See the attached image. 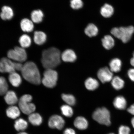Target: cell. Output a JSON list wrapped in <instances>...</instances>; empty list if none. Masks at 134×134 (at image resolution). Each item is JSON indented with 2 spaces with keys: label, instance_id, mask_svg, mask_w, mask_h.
<instances>
[{
  "label": "cell",
  "instance_id": "obj_14",
  "mask_svg": "<svg viewBox=\"0 0 134 134\" xmlns=\"http://www.w3.org/2000/svg\"><path fill=\"white\" fill-rule=\"evenodd\" d=\"M8 80L13 86L18 87L22 82L21 77L16 71L9 74L8 76Z\"/></svg>",
  "mask_w": 134,
  "mask_h": 134
},
{
  "label": "cell",
  "instance_id": "obj_34",
  "mask_svg": "<svg viewBox=\"0 0 134 134\" xmlns=\"http://www.w3.org/2000/svg\"><path fill=\"white\" fill-rule=\"evenodd\" d=\"M130 127L126 125L120 126L118 129V134H130Z\"/></svg>",
  "mask_w": 134,
  "mask_h": 134
},
{
  "label": "cell",
  "instance_id": "obj_18",
  "mask_svg": "<svg viewBox=\"0 0 134 134\" xmlns=\"http://www.w3.org/2000/svg\"><path fill=\"white\" fill-rule=\"evenodd\" d=\"M2 19L4 20L12 19L13 16V12L12 8L7 6H4L2 8V12L0 15Z\"/></svg>",
  "mask_w": 134,
  "mask_h": 134
},
{
  "label": "cell",
  "instance_id": "obj_3",
  "mask_svg": "<svg viewBox=\"0 0 134 134\" xmlns=\"http://www.w3.org/2000/svg\"><path fill=\"white\" fill-rule=\"evenodd\" d=\"M23 65L21 63L13 61L8 58H3L0 60V72L9 74L16 71H21Z\"/></svg>",
  "mask_w": 134,
  "mask_h": 134
},
{
  "label": "cell",
  "instance_id": "obj_2",
  "mask_svg": "<svg viewBox=\"0 0 134 134\" xmlns=\"http://www.w3.org/2000/svg\"><path fill=\"white\" fill-rule=\"evenodd\" d=\"M21 75L27 81L33 84L39 85L41 82V74L35 63L29 61L25 63L21 71Z\"/></svg>",
  "mask_w": 134,
  "mask_h": 134
},
{
  "label": "cell",
  "instance_id": "obj_21",
  "mask_svg": "<svg viewBox=\"0 0 134 134\" xmlns=\"http://www.w3.org/2000/svg\"><path fill=\"white\" fill-rule=\"evenodd\" d=\"M109 66L110 69L113 72H118L121 69V61L118 58L113 59L110 62Z\"/></svg>",
  "mask_w": 134,
  "mask_h": 134
},
{
  "label": "cell",
  "instance_id": "obj_6",
  "mask_svg": "<svg viewBox=\"0 0 134 134\" xmlns=\"http://www.w3.org/2000/svg\"><path fill=\"white\" fill-rule=\"evenodd\" d=\"M32 99V97L29 94L23 95L20 98L18 103L19 108L25 114L29 115L36 110L35 105L31 103Z\"/></svg>",
  "mask_w": 134,
  "mask_h": 134
},
{
  "label": "cell",
  "instance_id": "obj_27",
  "mask_svg": "<svg viewBox=\"0 0 134 134\" xmlns=\"http://www.w3.org/2000/svg\"><path fill=\"white\" fill-rule=\"evenodd\" d=\"M85 33L90 37L97 36L98 33V29L95 25L93 24H89L85 30Z\"/></svg>",
  "mask_w": 134,
  "mask_h": 134
},
{
  "label": "cell",
  "instance_id": "obj_33",
  "mask_svg": "<svg viewBox=\"0 0 134 134\" xmlns=\"http://www.w3.org/2000/svg\"><path fill=\"white\" fill-rule=\"evenodd\" d=\"M83 6V3L81 0H71V6L73 9H79Z\"/></svg>",
  "mask_w": 134,
  "mask_h": 134
},
{
  "label": "cell",
  "instance_id": "obj_29",
  "mask_svg": "<svg viewBox=\"0 0 134 134\" xmlns=\"http://www.w3.org/2000/svg\"><path fill=\"white\" fill-rule=\"evenodd\" d=\"M19 43L21 47L24 48H28L31 44V38L28 35H23L20 38Z\"/></svg>",
  "mask_w": 134,
  "mask_h": 134
},
{
  "label": "cell",
  "instance_id": "obj_26",
  "mask_svg": "<svg viewBox=\"0 0 134 134\" xmlns=\"http://www.w3.org/2000/svg\"><path fill=\"white\" fill-rule=\"evenodd\" d=\"M31 19L33 22L38 23L42 21L43 13L41 10H35L31 13Z\"/></svg>",
  "mask_w": 134,
  "mask_h": 134
},
{
  "label": "cell",
  "instance_id": "obj_22",
  "mask_svg": "<svg viewBox=\"0 0 134 134\" xmlns=\"http://www.w3.org/2000/svg\"><path fill=\"white\" fill-rule=\"evenodd\" d=\"M102 45L107 50H110L115 45L114 38L110 35H106L102 39Z\"/></svg>",
  "mask_w": 134,
  "mask_h": 134
},
{
  "label": "cell",
  "instance_id": "obj_20",
  "mask_svg": "<svg viewBox=\"0 0 134 134\" xmlns=\"http://www.w3.org/2000/svg\"><path fill=\"white\" fill-rule=\"evenodd\" d=\"M21 26L22 30L25 32H31L34 28L33 22L27 18L22 20Z\"/></svg>",
  "mask_w": 134,
  "mask_h": 134
},
{
  "label": "cell",
  "instance_id": "obj_9",
  "mask_svg": "<svg viewBox=\"0 0 134 134\" xmlns=\"http://www.w3.org/2000/svg\"><path fill=\"white\" fill-rule=\"evenodd\" d=\"M97 76L102 83L108 82L111 81L113 78V72L108 67H104L98 70Z\"/></svg>",
  "mask_w": 134,
  "mask_h": 134
},
{
  "label": "cell",
  "instance_id": "obj_7",
  "mask_svg": "<svg viewBox=\"0 0 134 134\" xmlns=\"http://www.w3.org/2000/svg\"><path fill=\"white\" fill-rule=\"evenodd\" d=\"M57 72L53 69H46L43 73L41 82L45 87L49 88L54 87L58 80Z\"/></svg>",
  "mask_w": 134,
  "mask_h": 134
},
{
  "label": "cell",
  "instance_id": "obj_12",
  "mask_svg": "<svg viewBox=\"0 0 134 134\" xmlns=\"http://www.w3.org/2000/svg\"><path fill=\"white\" fill-rule=\"evenodd\" d=\"M113 104L114 107L117 109L124 110L126 108L127 102L124 97L122 96H119L114 99Z\"/></svg>",
  "mask_w": 134,
  "mask_h": 134
},
{
  "label": "cell",
  "instance_id": "obj_41",
  "mask_svg": "<svg viewBox=\"0 0 134 134\" xmlns=\"http://www.w3.org/2000/svg\"><path fill=\"white\" fill-rule=\"evenodd\" d=\"M108 134H115L113 133H110Z\"/></svg>",
  "mask_w": 134,
  "mask_h": 134
},
{
  "label": "cell",
  "instance_id": "obj_17",
  "mask_svg": "<svg viewBox=\"0 0 134 134\" xmlns=\"http://www.w3.org/2000/svg\"><path fill=\"white\" fill-rule=\"evenodd\" d=\"M47 39L46 35L44 33L41 31L35 32L34 40L35 43L38 45H42L46 42Z\"/></svg>",
  "mask_w": 134,
  "mask_h": 134
},
{
  "label": "cell",
  "instance_id": "obj_4",
  "mask_svg": "<svg viewBox=\"0 0 134 134\" xmlns=\"http://www.w3.org/2000/svg\"><path fill=\"white\" fill-rule=\"evenodd\" d=\"M134 33V27L132 26L114 28L111 31V33L114 36L121 40L125 43L130 41Z\"/></svg>",
  "mask_w": 134,
  "mask_h": 134
},
{
  "label": "cell",
  "instance_id": "obj_23",
  "mask_svg": "<svg viewBox=\"0 0 134 134\" xmlns=\"http://www.w3.org/2000/svg\"><path fill=\"white\" fill-rule=\"evenodd\" d=\"M28 120L31 124L34 126H39L42 122L43 119L41 115L38 113H33L28 117Z\"/></svg>",
  "mask_w": 134,
  "mask_h": 134
},
{
  "label": "cell",
  "instance_id": "obj_32",
  "mask_svg": "<svg viewBox=\"0 0 134 134\" xmlns=\"http://www.w3.org/2000/svg\"><path fill=\"white\" fill-rule=\"evenodd\" d=\"M61 110L62 113L65 116L70 117L73 115V110L70 105H63L61 107Z\"/></svg>",
  "mask_w": 134,
  "mask_h": 134
},
{
  "label": "cell",
  "instance_id": "obj_30",
  "mask_svg": "<svg viewBox=\"0 0 134 134\" xmlns=\"http://www.w3.org/2000/svg\"><path fill=\"white\" fill-rule=\"evenodd\" d=\"M8 86L7 81L4 77H0V95H5L8 91Z\"/></svg>",
  "mask_w": 134,
  "mask_h": 134
},
{
  "label": "cell",
  "instance_id": "obj_24",
  "mask_svg": "<svg viewBox=\"0 0 134 134\" xmlns=\"http://www.w3.org/2000/svg\"><path fill=\"white\" fill-rule=\"evenodd\" d=\"M114 12V9L113 7L108 4H105L102 7L100 11L102 15L105 18L111 17L113 15Z\"/></svg>",
  "mask_w": 134,
  "mask_h": 134
},
{
  "label": "cell",
  "instance_id": "obj_15",
  "mask_svg": "<svg viewBox=\"0 0 134 134\" xmlns=\"http://www.w3.org/2000/svg\"><path fill=\"white\" fill-rule=\"evenodd\" d=\"M74 124L75 127L80 130H85L87 128L88 123L84 117L78 116L75 119Z\"/></svg>",
  "mask_w": 134,
  "mask_h": 134
},
{
  "label": "cell",
  "instance_id": "obj_37",
  "mask_svg": "<svg viewBox=\"0 0 134 134\" xmlns=\"http://www.w3.org/2000/svg\"><path fill=\"white\" fill-rule=\"evenodd\" d=\"M128 113L134 116V104L131 105L127 109Z\"/></svg>",
  "mask_w": 134,
  "mask_h": 134
},
{
  "label": "cell",
  "instance_id": "obj_42",
  "mask_svg": "<svg viewBox=\"0 0 134 134\" xmlns=\"http://www.w3.org/2000/svg\"></svg>",
  "mask_w": 134,
  "mask_h": 134
},
{
  "label": "cell",
  "instance_id": "obj_8",
  "mask_svg": "<svg viewBox=\"0 0 134 134\" xmlns=\"http://www.w3.org/2000/svg\"><path fill=\"white\" fill-rule=\"evenodd\" d=\"M7 56L10 59L20 63L26 61L27 58L25 48L18 46L15 47L14 49L8 51Z\"/></svg>",
  "mask_w": 134,
  "mask_h": 134
},
{
  "label": "cell",
  "instance_id": "obj_25",
  "mask_svg": "<svg viewBox=\"0 0 134 134\" xmlns=\"http://www.w3.org/2000/svg\"><path fill=\"white\" fill-rule=\"evenodd\" d=\"M112 86L116 90H119L124 87L125 82L120 77L115 76L113 77L111 81Z\"/></svg>",
  "mask_w": 134,
  "mask_h": 134
},
{
  "label": "cell",
  "instance_id": "obj_16",
  "mask_svg": "<svg viewBox=\"0 0 134 134\" xmlns=\"http://www.w3.org/2000/svg\"><path fill=\"white\" fill-rule=\"evenodd\" d=\"M6 113L8 117L14 119L20 115V111L17 107L13 105H11L7 109Z\"/></svg>",
  "mask_w": 134,
  "mask_h": 134
},
{
  "label": "cell",
  "instance_id": "obj_28",
  "mask_svg": "<svg viewBox=\"0 0 134 134\" xmlns=\"http://www.w3.org/2000/svg\"><path fill=\"white\" fill-rule=\"evenodd\" d=\"M14 127L18 131H22L26 130L28 127V123L22 118L16 120L15 122Z\"/></svg>",
  "mask_w": 134,
  "mask_h": 134
},
{
  "label": "cell",
  "instance_id": "obj_11",
  "mask_svg": "<svg viewBox=\"0 0 134 134\" xmlns=\"http://www.w3.org/2000/svg\"><path fill=\"white\" fill-rule=\"evenodd\" d=\"M61 58V59L65 62L73 63L76 61L77 56L72 50L67 49L62 53Z\"/></svg>",
  "mask_w": 134,
  "mask_h": 134
},
{
  "label": "cell",
  "instance_id": "obj_36",
  "mask_svg": "<svg viewBox=\"0 0 134 134\" xmlns=\"http://www.w3.org/2000/svg\"><path fill=\"white\" fill-rule=\"evenodd\" d=\"M63 134H76L75 131L71 128L66 129L64 132Z\"/></svg>",
  "mask_w": 134,
  "mask_h": 134
},
{
  "label": "cell",
  "instance_id": "obj_13",
  "mask_svg": "<svg viewBox=\"0 0 134 134\" xmlns=\"http://www.w3.org/2000/svg\"><path fill=\"white\" fill-rule=\"evenodd\" d=\"M4 98L6 103L11 105L16 104L18 101L16 94L13 91H8L5 94Z\"/></svg>",
  "mask_w": 134,
  "mask_h": 134
},
{
  "label": "cell",
  "instance_id": "obj_10",
  "mask_svg": "<svg viewBox=\"0 0 134 134\" xmlns=\"http://www.w3.org/2000/svg\"><path fill=\"white\" fill-rule=\"evenodd\" d=\"M65 121L61 116L54 115L50 117L48 121V125L52 129L61 130L64 126Z\"/></svg>",
  "mask_w": 134,
  "mask_h": 134
},
{
  "label": "cell",
  "instance_id": "obj_38",
  "mask_svg": "<svg viewBox=\"0 0 134 134\" xmlns=\"http://www.w3.org/2000/svg\"><path fill=\"white\" fill-rule=\"evenodd\" d=\"M130 63L132 66L134 67V52L133 53V57L130 60Z\"/></svg>",
  "mask_w": 134,
  "mask_h": 134
},
{
  "label": "cell",
  "instance_id": "obj_40",
  "mask_svg": "<svg viewBox=\"0 0 134 134\" xmlns=\"http://www.w3.org/2000/svg\"><path fill=\"white\" fill-rule=\"evenodd\" d=\"M18 134H28L27 133L25 132H21L20 133H18Z\"/></svg>",
  "mask_w": 134,
  "mask_h": 134
},
{
  "label": "cell",
  "instance_id": "obj_35",
  "mask_svg": "<svg viewBox=\"0 0 134 134\" xmlns=\"http://www.w3.org/2000/svg\"><path fill=\"white\" fill-rule=\"evenodd\" d=\"M129 77L132 81L134 82V68H131L129 70L128 72Z\"/></svg>",
  "mask_w": 134,
  "mask_h": 134
},
{
  "label": "cell",
  "instance_id": "obj_1",
  "mask_svg": "<svg viewBox=\"0 0 134 134\" xmlns=\"http://www.w3.org/2000/svg\"><path fill=\"white\" fill-rule=\"evenodd\" d=\"M61 55L60 50L56 48H50L43 50L41 59L43 68L46 69L56 68L61 63Z\"/></svg>",
  "mask_w": 134,
  "mask_h": 134
},
{
  "label": "cell",
  "instance_id": "obj_5",
  "mask_svg": "<svg viewBox=\"0 0 134 134\" xmlns=\"http://www.w3.org/2000/svg\"><path fill=\"white\" fill-rule=\"evenodd\" d=\"M92 117L94 120L100 124L108 126L111 124L110 112L106 108L97 109L94 112Z\"/></svg>",
  "mask_w": 134,
  "mask_h": 134
},
{
  "label": "cell",
  "instance_id": "obj_31",
  "mask_svg": "<svg viewBox=\"0 0 134 134\" xmlns=\"http://www.w3.org/2000/svg\"><path fill=\"white\" fill-rule=\"evenodd\" d=\"M62 98L67 104L70 106L74 105L76 103L75 97L71 94H63L62 95Z\"/></svg>",
  "mask_w": 134,
  "mask_h": 134
},
{
  "label": "cell",
  "instance_id": "obj_39",
  "mask_svg": "<svg viewBox=\"0 0 134 134\" xmlns=\"http://www.w3.org/2000/svg\"><path fill=\"white\" fill-rule=\"evenodd\" d=\"M131 122L132 127H133V129H134V116L131 119Z\"/></svg>",
  "mask_w": 134,
  "mask_h": 134
},
{
  "label": "cell",
  "instance_id": "obj_19",
  "mask_svg": "<svg viewBox=\"0 0 134 134\" xmlns=\"http://www.w3.org/2000/svg\"><path fill=\"white\" fill-rule=\"evenodd\" d=\"M85 87L90 91L96 90L99 86V83L98 80L91 77L87 79L85 81Z\"/></svg>",
  "mask_w": 134,
  "mask_h": 134
}]
</instances>
